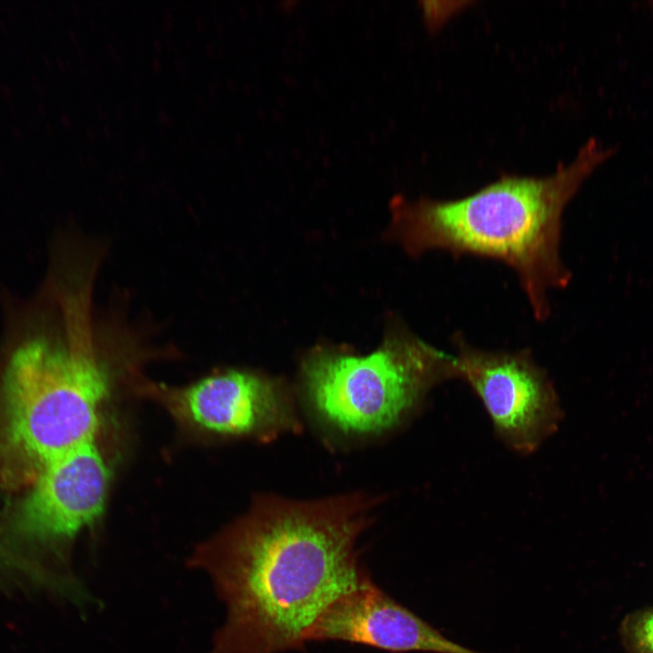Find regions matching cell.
<instances>
[{
  "label": "cell",
  "mask_w": 653,
  "mask_h": 653,
  "mask_svg": "<svg viewBox=\"0 0 653 653\" xmlns=\"http://www.w3.org/2000/svg\"><path fill=\"white\" fill-rule=\"evenodd\" d=\"M620 636L628 653H653V607L627 615Z\"/></svg>",
  "instance_id": "9c48e42d"
},
{
  "label": "cell",
  "mask_w": 653,
  "mask_h": 653,
  "mask_svg": "<svg viewBox=\"0 0 653 653\" xmlns=\"http://www.w3.org/2000/svg\"><path fill=\"white\" fill-rule=\"evenodd\" d=\"M109 473L94 441L51 462L30 484L3 530L10 553L0 570L15 555L0 578L5 579L20 550L62 545L94 522L104 508Z\"/></svg>",
  "instance_id": "8992f818"
},
{
  "label": "cell",
  "mask_w": 653,
  "mask_h": 653,
  "mask_svg": "<svg viewBox=\"0 0 653 653\" xmlns=\"http://www.w3.org/2000/svg\"><path fill=\"white\" fill-rule=\"evenodd\" d=\"M303 374L319 414L356 433L395 425L436 385L457 379L453 355L401 329L365 356L316 353L304 363Z\"/></svg>",
  "instance_id": "277c9868"
},
{
  "label": "cell",
  "mask_w": 653,
  "mask_h": 653,
  "mask_svg": "<svg viewBox=\"0 0 653 653\" xmlns=\"http://www.w3.org/2000/svg\"><path fill=\"white\" fill-rule=\"evenodd\" d=\"M110 387L89 346L23 344L7 365L0 414V482L31 484L54 459L94 441Z\"/></svg>",
  "instance_id": "3957f363"
},
{
  "label": "cell",
  "mask_w": 653,
  "mask_h": 653,
  "mask_svg": "<svg viewBox=\"0 0 653 653\" xmlns=\"http://www.w3.org/2000/svg\"><path fill=\"white\" fill-rule=\"evenodd\" d=\"M363 522L340 502H277L200 546L189 566L227 609L206 653L303 648L320 616L371 580L356 553Z\"/></svg>",
  "instance_id": "6da1fadb"
},
{
  "label": "cell",
  "mask_w": 653,
  "mask_h": 653,
  "mask_svg": "<svg viewBox=\"0 0 653 653\" xmlns=\"http://www.w3.org/2000/svg\"><path fill=\"white\" fill-rule=\"evenodd\" d=\"M452 345L457 379L479 398L508 450L531 455L559 430L563 419L559 394L529 349H485L461 333L453 336Z\"/></svg>",
  "instance_id": "5b68a950"
},
{
  "label": "cell",
  "mask_w": 653,
  "mask_h": 653,
  "mask_svg": "<svg viewBox=\"0 0 653 653\" xmlns=\"http://www.w3.org/2000/svg\"><path fill=\"white\" fill-rule=\"evenodd\" d=\"M161 392L165 405L178 418L211 434L259 433L278 427L287 418L275 385L249 372L229 370Z\"/></svg>",
  "instance_id": "ba28073f"
},
{
  "label": "cell",
  "mask_w": 653,
  "mask_h": 653,
  "mask_svg": "<svg viewBox=\"0 0 653 653\" xmlns=\"http://www.w3.org/2000/svg\"><path fill=\"white\" fill-rule=\"evenodd\" d=\"M339 640L395 653H482L453 642L369 580L334 602L306 641Z\"/></svg>",
  "instance_id": "52a82bcc"
},
{
  "label": "cell",
  "mask_w": 653,
  "mask_h": 653,
  "mask_svg": "<svg viewBox=\"0 0 653 653\" xmlns=\"http://www.w3.org/2000/svg\"><path fill=\"white\" fill-rule=\"evenodd\" d=\"M610 154L589 141L568 165L545 177L502 175L456 200H392L393 230L412 256L443 250L503 263L518 278L531 313L551 315L550 291L567 287L561 258L562 213L583 180Z\"/></svg>",
  "instance_id": "7a4b0ae2"
}]
</instances>
